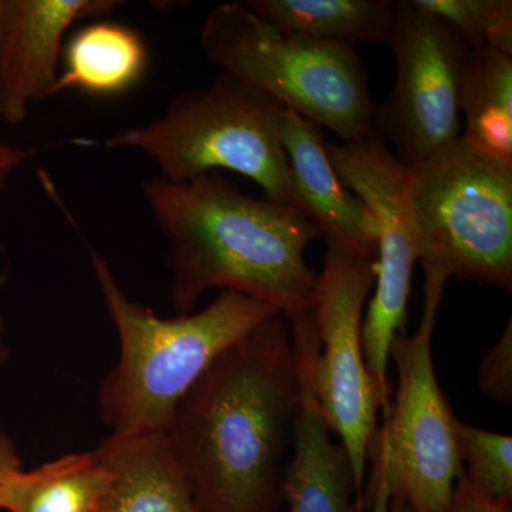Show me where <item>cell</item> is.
<instances>
[{
	"label": "cell",
	"instance_id": "6da1fadb",
	"mask_svg": "<svg viewBox=\"0 0 512 512\" xmlns=\"http://www.w3.org/2000/svg\"><path fill=\"white\" fill-rule=\"evenodd\" d=\"M301 367L282 315L225 349L178 404L164 436L202 512H279Z\"/></svg>",
	"mask_w": 512,
	"mask_h": 512
},
{
	"label": "cell",
	"instance_id": "7a4b0ae2",
	"mask_svg": "<svg viewBox=\"0 0 512 512\" xmlns=\"http://www.w3.org/2000/svg\"><path fill=\"white\" fill-rule=\"evenodd\" d=\"M143 195L168 242L177 315L194 312L211 289L268 303L291 323L312 315L318 274L306 249L323 235L301 212L244 194L220 173L185 183L153 178Z\"/></svg>",
	"mask_w": 512,
	"mask_h": 512
},
{
	"label": "cell",
	"instance_id": "3957f363",
	"mask_svg": "<svg viewBox=\"0 0 512 512\" xmlns=\"http://www.w3.org/2000/svg\"><path fill=\"white\" fill-rule=\"evenodd\" d=\"M89 258L119 336V359L99 389L101 420L114 436L165 433L211 363L259 323L281 315L268 303L222 291L201 311L161 318L127 295L96 249L89 248Z\"/></svg>",
	"mask_w": 512,
	"mask_h": 512
},
{
	"label": "cell",
	"instance_id": "277c9868",
	"mask_svg": "<svg viewBox=\"0 0 512 512\" xmlns=\"http://www.w3.org/2000/svg\"><path fill=\"white\" fill-rule=\"evenodd\" d=\"M284 111L268 94L220 72L207 87L178 93L163 116L117 131L101 146L141 151L170 183L232 171L254 181L266 200L295 208Z\"/></svg>",
	"mask_w": 512,
	"mask_h": 512
},
{
	"label": "cell",
	"instance_id": "5b68a950",
	"mask_svg": "<svg viewBox=\"0 0 512 512\" xmlns=\"http://www.w3.org/2000/svg\"><path fill=\"white\" fill-rule=\"evenodd\" d=\"M424 305L412 336L399 333L389 360L397 389L367 451L370 477L363 491L365 512H389L397 501L417 512L446 510L463 464L457 453L456 416L441 392L434 369V326L450 276L423 265Z\"/></svg>",
	"mask_w": 512,
	"mask_h": 512
},
{
	"label": "cell",
	"instance_id": "8992f818",
	"mask_svg": "<svg viewBox=\"0 0 512 512\" xmlns=\"http://www.w3.org/2000/svg\"><path fill=\"white\" fill-rule=\"evenodd\" d=\"M200 45L220 72L328 128L343 143L376 131V106L356 46L275 28L238 2L208 13Z\"/></svg>",
	"mask_w": 512,
	"mask_h": 512
},
{
	"label": "cell",
	"instance_id": "52a82bcc",
	"mask_svg": "<svg viewBox=\"0 0 512 512\" xmlns=\"http://www.w3.org/2000/svg\"><path fill=\"white\" fill-rule=\"evenodd\" d=\"M421 265L512 289V167L460 136L409 167Z\"/></svg>",
	"mask_w": 512,
	"mask_h": 512
},
{
	"label": "cell",
	"instance_id": "ba28073f",
	"mask_svg": "<svg viewBox=\"0 0 512 512\" xmlns=\"http://www.w3.org/2000/svg\"><path fill=\"white\" fill-rule=\"evenodd\" d=\"M326 151L340 181L365 202L377 224L375 293L362 323V345L384 413L393 393L387 377L390 346L406 332L413 268L420 261L409 201L410 171L377 131L343 144L326 143Z\"/></svg>",
	"mask_w": 512,
	"mask_h": 512
},
{
	"label": "cell",
	"instance_id": "9c48e42d",
	"mask_svg": "<svg viewBox=\"0 0 512 512\" xmlns=\"http://www.w3.org/2000/svg\"><path fill=\"white\" fill-rule=\"evenodd\" d=\"M375 279L376 261L326 241L313 296L319 336L315 390L323 417L349 458L362 512L367 451L380 410L362 345L363 309Z\"/></svg>",
	"mask_w": 512,
	"mask_h": 512
},
{
	"label": "cell",
	"instance_id": "30bf717a",
	"mask_svg": "<svg viewBox=\"0 0 512 512\" xmlns=\"http://www.w3.org/2000/svg\"><path fill=\"white\" fill-rule=\"evenodd\" d=\"M396 60L392 92L376 107L375 130L407 167L461 136L460 89L471 47L414 0L394 2L386 43Z\"/></svg>",
	"mask_w": 512,
	"mask_h": 512
},
{
	"label": "cell",
	"instance_id": "8fae6325",
	"mask_svg": "<svg viewBox=\"0 0 512 512\" xmlns=\"http://www.w3.org/2000/svg\"><path fill=\"white\" fill-rule=\"evenodd\" d=\"M116 0H6L0 57V119L19 124L37 101L55 96L64 37L74 23L104 18Z\"/></svg>",
	"mask_w": 512,
	"mask_h": 512
},
{
	"label": "cell",
	"instance_id": "7c38bea8",
	"mask_svg": "<svg viewBox=\"0 0 512 512\" xmlns=\"http://www.w3.org/2000/svg\"><path fill=\"white\" fill-rule=\"evenodd\" d=\"M292 340L301 367V407L293 427L295 447L282 477V498L289 512H362L349 458L342 444L333 441L316 397L318 332L296 333Z\"/></svg>",
	"mask_w": 512,
	"mask_h": 512
},
{
	"label": "cell",
	"instance_id": "4fadbf2b",
	"mask_svg": "<svg viewBox=\"0 0 512 512\" xmlns=\"http://www.w3.org/2000/svg\"><path fill=\"white\" fill-rule=\"evenodd\" d=\"M282 143L291 170L296 210L319 228L326 241L376 261L375 217L365 202L340 181L320 128L285 109Z\"/></svg>",
	"mask_w": 512,
	"mask_h": 512
},
{
	"label": "cell",
	"instance_id": "5bb4252c",
	"mask_svg": "<svg viewBox=\"0 0 512 512\" xmlns=\"http://www.w3.org/2000/svg\"><path fill=\"white\" fill-rule=\"evenodd\" d=\"M97 450L110 471L97 512H202L164 433L109 434Z\"/></svg>",
	"mask_w": 512,
	"mask_h": 512
},
{
	"label": "cell",
	"instance_id": "9a60e30c",
	"mask_svg": "<svg viewBox=\"0 0 512 512\" xmlns=\"http://www.w3.org/2000/svg\"><path fill=\"white\" fill-rule=\"evenodd\" d=\"M147 47L136 30L96 20L74 33L64 46L55 96L76 89L94 96L127 92L143 76Z\"/></svg>",
	"mask_w": 512,
	"mask_h": 512
},
{
	"label": "cell",
	"instance_id": "2e32d148",
	"mask_svg": "<svg viewBox=\"0 0 512 512\" xmlns=\"http://www.w3.org/2000/svg\"><path fill=\"white\" fill-rule=\"evenodd\" d=\"M109 483V467L97 448L70 453L6 477L0 483V510L97 512Z\"/></svg>",
	"mask_w": 512,
	"mask_h": 512
},
{
	"label": "cell",
	"instance_id": "e0dca14e",
	"mask_svg": "<svg viewBox=\"0 0 512 512\" xmlns=\"http://www.w3.org/2000/svg\"><path fill=\"white\" fill-rule=\"evenodd\" d=\"M461 136L498 163L512 167V55L471 49L460 89Z\"/></svg>",
	"mask_w": 512,
	"mask_h": 512
},
{
	"label": "cell",
	"instance_id": "ac0fdd59",
	"mask_svg": "<svg viewBox=\"0 0 512 512\" xmlns=\"http://www.w3.org/2000/svg\"><path fill=\"white\" fill-rule=\"evenodd\" d=\"M245 6L275 28L313 39L346 43H387L392 0H248Z\"/></svg>",
	"mask_w": 512,
	"mask_h": 512
},
{
	"label": "cell",
	"instance_id": "d6986e66",
	"mask_svg": "<svg viewBox=\"0 0 512 512\" xmlns=\"http://www.w3.org/2000/svg\"><path fill=\"white\" fill-rule=\"evenodd\" d=\"M456 444L471 487L493 500L512 501V437L457 420Z\"/></svg>",
	"mask_w": 512,
	"mask_h": 512
},
{
	"label": "cell",
	"instance_id": "ffe728a7",
	"mask_svg": "<svg viewBox=\"0 0 512 512\" xmlns=\"http://www.w3.org/2000/svg\"><path fill=\"white\" fill-rule=\"evenodd\" d=\"M446 20L471 49L493 47L512 55L511 0H414Z\"/></svg>",
	"mask_w": 512,
	"mask_h": 512
},
{
	"label": "cell",
	"instance_id": "44dd1931",
	"mask_svg": "<svg viewBox=\"0 0 512 512\" xmlns=\"http://www.w3.org/2000/svg\"><path fill=\"white\" fill-rule=\"evenodd\" d=\"M478 386L485 396L512 404V322L508 320L503 335L484 353L478 372Z\"/></svg>",
	"mask_w": 512,
	"mask_h": 512
},
{
	"label": "cell",
	"instance_id": "7402d4cb",
	"mask_svg": "<svg viewBox=\"0 0 512 512\" xmlns=\"http://www.w3.org/2000/svg\"><path fill=\"white\" fill-rule=\"evenodd\" d=\"M400 508H402V512H417L410 510L402 503H400ZM441 512H512V501L493 500V498L478 493L468 483L463 470V474L458 478L456 488H454L450 503L446 510Z\"/></svg>",
	"mask_w": 512,
	"mask_h": 512
},
{
	"label": "cell",
	"instance_id": "603a6c76",
	"mask_svg": "<svg viewBox=\"0 0 512 512\" xmlns=\"http://www.w3.org/2000/svg\"><path fill=\"white\" fill-rule=\"evenodd\" d=\"M30 153L25 148L0 141V198L8 188L10 177L28 161Z\"/></svg>",
	"mask_w": 512,
	"mask_h": 512
},
{
	"label": "cell",
	"instance_id": "cb8c5ba5",
	"mask_svg": "<svg viewBox=\"0 0 512 512\" xmlns=\"http://www.w3.org/2000/svg\"><path fill=\"white\" fill-rule=\"evenodd\" d=\"M18 447L5 431L0 430V483L15 471L22 470Z\"/></svg>",
	"mask_w": 512,
	"mask_h": 512
},
{
	"label": "cell",
	"instance_id": "d4e9b609",
	"mask_svg": "<svg viewBox=\"0 0 512 512\" xmlns=\"http://www.w3.org/2000/svg\"><path fill=\"white\" fill-rule=\"evenodd\" d=\"M9 350L8 346H6V323L3 320L2 316H0V365L8 360Z\"/></svg>",
	"mask_w": 512,
	"mask_h": 512
},
{
	"label": "cell",
	"instance_id": "484cf974",
	"mask_svg": "<svg viewBox=\"0 0 512 512\" xmlns=\"http://www.w3.org/2000/svg\"><path fill=\"white\" fill-rule=\"evenodd\" d=\"M6 0H0V57H2L3 29H5Z\"/></svg>",
	"mask_w": 512,
	"mask_h": 512
},
{
	"label": "cell",
	"instance_id": "4316f807",
	"mask_svg": "<svg viewBox=\"0 0 512 512\" xmlns=\"http://www.w3.org/2000/svg\"><path fill=\"white\" fill-rule=\"evenodd\" d=\"M389 512H402V508H400V503H393L390 505Z\"/></svg>",
	"mask_w": 512,
	"mask_h": 512
}]
</instances>
